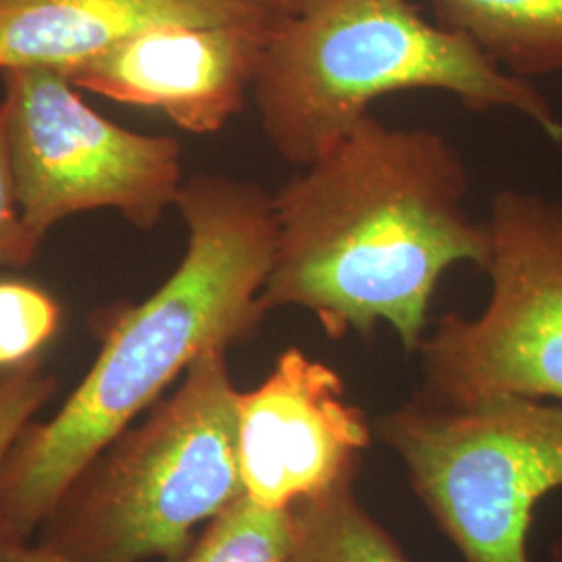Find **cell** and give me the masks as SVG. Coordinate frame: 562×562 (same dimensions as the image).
<instances>
[{
  "label": "cell",
  "mask_w": 562,
  "mask_h": 562,
  "mask_svg": "<svg viewBox=\"0 0 562 562\" xmlns=\"http://www.w3.org/2000/svg\"><path fill=\"white\" fill-rule=\"evenodd\" d=\"M550 562H562V540L550 546Z\"/></svg>",
  "instance_id": "19"
},
{
  "label": "cell",
  "mask_w": 562,
  "mask_h": 562,
  "mask_svg": "<svg viewBox=\"0 0 562 562\" xmlns=\"http://www.w3.org/2000/svg\"><path fill=\"white\" fill-rule=\"evenodd\" d=\"M188 227L178 269L102 329L97 361L59 413L30 423L0 467V538L27 540L65 490L165 387L209 350L252 338L276 252L273 196L255 181L194 176L176 202Z\"/></svg>",
  "instance_id": "2"
},
{
  "label": "cell",
  "mask_w": 562,
  "mask_h": 562,
  "mask_svg": "<svg viewBox=\"0 0 562 562\" xmlns=\"http://www.w3.org/2000/svg\"><path fill=\"white\" fill-rule=\"evenodd\" d=\"M492 296L480 317L448 313L417 350L425 401L519 396L562 404V215L504 190L487 222Z\"/></svg>",
  "instance_id": "6"
},
{
  "label": "cell",
  "mask_w": 562,
  "mask_h": 562,
  "mask_svg": "<svg viewBox=\"0 0 562 562\" xmlns=\"http://www.w3.org/2000/svg\"><path fill=\"white\" fill-rule=\"evenodd\" d=\"M2 74L9 161L23 222L34 236L88 211H117L153 229L180 196V142L102 117L55 69Z\"/></svg>",
  "instance_id": "7"
},
{
  "label": "cell",
  "mask_w": 562,
  "mask_h": 562,
  "mask_svg": "<svg viewBox=\"0 0 562 562\" xmlns=\"http://www.w3.org/2000/svg\"><path fill=\"white\" fill-rule=\"evenodd\" d=\"M371 442L340 373L301 348L283 350L265 382L238 394L244 494L267 508H292L357 475Z\"/></svg>",
  "instance_id": "8"
},
{
  "label": "cell",
  "mask_w": 562,
  "mask_h": 562,
  "mask_svg": "<svg viewBox=\"0 0 562 562\" xmlns=\"http://www.w3.org/2000/svg\"><path fill=\"white\" fill-rule=\"evenodd\" d=\"M273 25H157L59 74L78 90L157 109L190 134H215L244 109Z\"/></svg>",
  "instance_id": "9"
},
{
  "label": "cell",
  "mask_w": 562,
  "mask_h": 562,
  "mask_svg": "<svg viewBox=\"0 0 562 562\" xmlns=\"http://www.w3.org/2000/svg\"><path fill=\"white\" fill-rule=\"evenodd\" d=\"M60 306L36 283L0 280V369L38 359L59 331Z\"/></svg>",
  "instance_id": "14"
},
{
  "label": "cell",
  "mask_w": 562,
  "mask_h": 562,
  "mask_svg": "<svg viewBox=\"0 0 562 562\" xmlns=\"http://www.w3.org/2000/svg\"><path fill=\"white\" fill-rule=\"evenodd\" d=\"M373 434L462 562H529L536 506L562 487V404L501 396L383 413Z\"/></svg>",
  "instance_id": "5"
},
{
  "label": "cell",
  "mask_w": 562,
  "mask_h": 562,
  "mask_svg": "<svg viewBox=\"0 0 562 562\" xmlns=\"http://www.w3.org/2000/svg\"><path fill=\"white\" fill-rule=\"evenodd\" d=\"M57 390V380L41 361L0 369V467L21 431Z\"/></svg>",
  "instance_id": "15"
},
{
  "label": "cell",
  "mask_w": 562,
  "mask_h": 562,
  "mask_svg": "<svg viewBox=\"0 0 562 562\" xmlns=\"http://www.w3.org/2000/svg\"><path fill=\"white\" fill-rule=\"evenodd\" d=\"M357 475L294 506L290 562H413L362 506Z\"/></svg>",
  "instance_id": "12"
},
{
  "label": "cell",
  "mask_w": 562,
  "mask_h": 562,
  "mask_svg": "<svg viewBox=\"0 0 562 562\" xmlns=\"http://www.w3.org/2000/svg\"><path fill=\"white\" fill-rule=\"evenodd\" d=\"M238 394L227 350H209L148 419L125 429L65 490L41 525L71 562L180 559L194 529L244 496Z\"/></svg>",
  "instance_id": "4"
},
{
  "label": "cell",
  "mask_w": 562,
  "mask_h": 562,
  "mask_svg": "<svg viewBox=\"0 0 562 562\" xmlns=\"http://www.w3.org/2000/svg\"><path fill=\"white\" fill-rule=\"evenodd\" d=\"M467 194L461 153L438 132L362 117L273 194L262 308H302L331 340L387 323L417 352L443 273L490 262V227L467 213Z\"/></svg>",
  "instance_id": "1"
},
{
  "label": "cell",
  "mask_w": 562,
  "mask_h": 562,
  "mask_svg": "<svg viewBox=\"0 0 562 562\" xmlns=\"http://www.w3.org/2000/svg\"><path fill=\"white\" fill-rule=\"evenodd\" d=\"M278 23L234 0H0V71H65L157 25Z\"/></svg>",
  "instance_id": "10"
},
{
  "label": "cell",
  "mask_w": 562,
  "mask_h": 562,
  "mask_svg": "<svg viewBox=\"0 0 562 562\" xmlns=\"http://www.w3.org/2000/svg\"><path fill=\"white\" fill-rule=\"evenodd\" d=\"M0 562H71L57 552L44 548L42 543H27V540L0 538Z\"/></svg>",
  "instance_id": "17"
},
{
  "label": "cell",
  "mask_w": 562,
  "mask_h": 562,
  "mask_svg": "<svg viewBox=\"0 0 562 562\" xmlns=\"http://www.w3.org/2000/svg\"><path fill=\"white\" fill-rule=\"evenodd\" d=\"M559 211H561V215H562V204H559Z\"/></svg>",
  "instance_id": "20"
},
{
  "label": "cell",
  "mask_w": 562,
  "mask_h": 562,
  "mask_svg": "<svg viewBox=\"0 0 562 562\" xmlns=\"http://www.w3.org/2000/svg\"><path fill=\"white\" fill-rule=\"evenodd\" d=\"M436 20L510 76L562 71V0H431Z\"/></svg>",
  "instance_id": "11"
},
{
  "label": "cell",
  "mask_w": 562,
  "mask_h": 562,
  "mask_svg": "<svg viewBox=\"0 0 562 562\" xmlns=\"http://www.w3.org/2000/svg\"><path fill=\"white\" fill-rule=\"evenodd\" d=\"M42 240L23 222L9 161L7 106L0 102V269L34 261Z\"/></svg>",
  "instance_id": "16"
},
{
  "label": "cell",
  "mask_w": 562,
  "mask_h": 562,
  "mask_svg": "<svg viewBox=\"0 0 562 562\" xmlns=\"http://www.w3.org/2000/svg\"><path fill=\"white\" fill-rule=\"evenodd\" d=\"M234 2H240L269 20L280 21L299 13L308 0H234Z\"/></svg>",
  "instance_id": "18"
},
{
  "label": "cell",
  "mask_w": 562,
  "mask_h": 562,
  "mask_svg": "<svg viewBox=\"0 0 562 562\" xmlns=\"http://www.w3.org/2000/svg\"><path fill=\"white\" fill-rule=\"evenodd\" d=\"M294 506L267 508L246 494L217 515L180 559L169 562H290Z\"/></svg>",
  "instance_id": "13"
},
{
  "label": "cell",
  "mask_w": 562,
  "mask_h": 562,
  "mask_svg": "<svg viewBox=\"0 0 562 562\" xmlns=\"http://www.w3.org/2000/svg\"><path fill=\"white\" fill-rule=\"evenodd\" d=\"M411 90H442L473 111L513 109L562 144V121L531 81L411 0H308L269 30L250 92L269 144L306 167L378 99Z\"/></svg>",
  "instance_id": "3"
}]
</instances>
